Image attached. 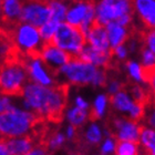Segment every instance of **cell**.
Here are the masks:
<instances>
[{"label": "cell", "mask_w": 155, "mask_h": 155, "mask_svg": "<svg viewBox=\"0 0 155 155\" xmlns=\"http://www.w3.org/2000/svg\"><path fill=\"white\" fill-rule=\"evenodd\" d=\"M85 39H87V43L92 48L101 51H110L107 29L104 26L97 23L95 20L90 27V29L87 30Z\"/></svg>", "instance_id": "obj_14"}, {"label": "cell", "mask_w": 155, "mask_h": 155, "mask_svg": "<svg viewBox=\"0 0 155 155\" xmlns=\"http://www.w3.org/2000/svg\"><path fill=\"white\" fill-rule=\"evenodd\" d=\"M39 122L40 119L31 111L13 105L0 114V132L3 139L31 135Z\"/></svg>", "instance_id": "obj_2"}, {"label": "cell", "mask_w": 155, "mask_h": 155, "mask_svg": "<svg viewBox=\"0 0 155 155\" xmlns=\"http://www.w3.org/2000/svg\"><path fill=\"white\" fill-rule=\"evenodd\" d=\"M12 107H13V103L12 101H11V97L0 93V114L2 113V112H5V111L11 109Z\"/></svg>", "instance_id": "obj_32"}, {"label": "cell", "mask_w": 155, "mask_h": 155, "mask_svg": "<svg viewBox=\"0 0 155 155\" xmlns=\"http://www.w3.org/2000/svg\"><path fill=\"white\" fill-rule=\"evenodd\" d=\"M65 136V139L69 140V141H73V140L77 137L78 135V129L74 127L73 125H68L67 129H65V132L63 133Z\"/></svg>", "instance_id": "obj_33"}, {"label": "cell", "mask_w": 155, "mask_h": 155, "mask_svg": "<svg viewBox=\"0 0 155 155\" xmlns=\"http://www.w3.org/2000/svg\"><path fill=\"white\" fill-rule=\"evenodd\" d=\"M50 43L73 57H77L87 43V39L78 27L61 22L57 28Z\"/></svg>", "instance_id": "obj_6"}, {"label": "cell", "mask_w": 155, "mask_h": 155, "mask_svg": "<svg viewBox=\"0 0 155 155\" xmlns=\"http://www.w3.org/2000/svg\"><path fill=\"white\" fill-rule=\"evenodd\" d=\"M49 10H50V20L54 22L61 23L65 20V15L68 8L61 0H49Z\"/></svg>", "instance_id": "obj_19"}, {"label": "cell", "mask_w": 155, "mask_h": 155, "mask_svg": "<svg viewBox=\"0 0 155 155\" xmlns=\"http://www.w3.org/2000/svg\"><path fill=\"white\" fill-rule=\"evenodd\" d=\"M0 35H1V31H0Z\"/></svg>", "instance_id": "obj_40"}, {"label": "cell", "mask_w": 155, "mask_h": 155, "mask_svg": "<svg viewBox=\"0 0 155 155\" xmlns=\"http://www.w3.org/2000/svg\"><path fill=\"white\" fill-rule=\"evenodd\" d=\"M107 32V39H109V45H110V50L119 47V45H124L131 37H132L135 26H131L130 29L127 27H122L115 22H110L105 26Z\"/></svg>", "instance_id": "obj_15"}, {"label": "cell", "mask_w": 155, "mask_h": 155, "mask_svg": "<svg viewBox=\"0 0 155 155\" xmlns=\"http://www.w3.org/2000/svg\"><path fill=\"white\" fill-rule=\"evenodd\" d=\"M5 35L9 37L19 54L26 58H39L43 42L38 28L19 22Z\"/></svg>", "instance_id": "obj_4"}, {"label": "cell", "mask_w": 155, "mask_h": 155, "mask_svg": "<svg viewBox=\"0 0 155 155\" xmlns=\"http://www.w3.org/2000/svg\"><path fill=\"white\" fill-rule=\"evenodd\" d=\"M134 12L137 13L143 29H155V0H131Z\"/></svg>", "instance_id": "obj_13"}, {"label": "cell", "mask_w": 155, "mask_h": 155, "mask_svg": "<svg viewBox=\"0 0 155 155\" xmlns=\"http://www.w3.org/2000/svg\"><path fill=\"white\" fill-rule=\"evenodd\" d=\"M95 6V0H74L65 15L67 23L79 28L90 10L94 9Z\"/></svg>", "instance_id": "obj_12"}, {"label": "cell", "mask_w": 155, "mask_h": 155, "mask_svg": "<svg viewBox=\"0 0 155 155\" xmlns=\"http://www.w3.org/2000/svg\"><path fill=\"white\" fill-rule=\"evenodd\" d=\"M110 102L111 105L116 111H119V112H127L129 114L132 111L134 104H135V102L132 100V97H130L129 93L124 89L119 91L117 93L111 95Z\"/></svg>", "instance_id": "obj_18"}, {"label": "cell", "mask_w": 155, "mask_h": 155, "mask_svg": "<svg viewBox=\"0 0 155 155\" xmlns=\"http://www.w3.org/2000/svg\"><path fill=\"white\" fill-rule=\"evenodd\" d=\"M142 123L133 121L130 117H114L112 120L111 134L116 141L139 143Z\"/></svg>", "instance_id": "obj_10"}, {"label": "cell", "mask_w": 155, "mask_h": 155, "mask_svg": "<svg viewBox=\"0 0 155 155\" xmlns=\"http://www.w3.org/2000/svg\"><path fill=\"white\" fill-rule=\"evenodd\" d=\"M67 120L69 121L70 125H73L74 127H81L85 124V122L89 119V112L87 110H82L77 107H73L67 111Z\"/></svg>", "instance_id": "obj_20"}, {"label": "cell", "mask_w": 155, "mask_h": 155, "mask_svg": "<svg viewBox=\"0 0 155 155\" xmlns=\"http://www.w3.org/2000/svg\"><path fill=\"white\" fill-rule=\"evenodd\" d=\"M0 155H10L5 140H1V141H0Z\"/></svg>", "instance_id": "obj_36"}, {"label": "cell", "mask_w": 155, "mask_h": 155, "mask_svg": "<svg viewBox=\"0 0 155 155\" xmlns=\"http://www.w3.org/2000/svg\"><path fill=\"white\" fill-rule=\"evenodd\" d=\"M139 142L141 155H155V130L142 125Z\"/></svg>", "instance_id": "obj_17"}, {"label": "cell", "mask_w": 155, "mask_h": 155, "mask_svg": "<svg viewBox=\"0 0 155 155\" xmlns=\"http://www.w3.org/2000/svg\"><path fill=\"white\" fill-rule=\"evenodd\" d=\"M142 121L150 126V129L155 130V99L145 105V112Z\"/></svg>", "instance_id": "obj_28"}, {"label": "cell", "mask_w": 155, "mask_h": 155, "mask_svg": "<svg viewBox=\"0 0 155 155\" xmlns=\"http://www.w3.org/2000/svg\"><path fill=\"white\" fill-rule=\"evenodd\" d=\"M136 37L146 48H149L155 54V29L146 30L139 28L136 31Z\"/></svg>", "instance_id": "obj_25"}, {"label": "cell", "mask_w": 155, "mask_h": 155, "mask_svg": "<svg viewBox=\"0 0 155 155\" xmlns=\"http://www.w3.org/2000/svg\"><path fill=\"white\" fill-rule=\"evenodd\" d=\"M107 104V97L104 94H100L95 99V101H94L93 107H92L91 112H89V119L92 120L93 122L95 120L101 119L104 115V113H105Z\"/></svg>", "instance_id": "obj_21"}, {"label": "cell", "mask_w": 155, "mask_h": 155, "mask_svg": "<svg viewBox=\"0 0 155 155\" xmlns=\"http://www.w3.org/2000/svg\"><path fill=\"white\" fill-rule=\"evenodd\" d=\"M75 107H79V109H82V110H87L89 109V104L84 99H82L81 97H75Z\"/></svg>", "instance_id": "obj_35"}, {"label": "cell", "mask_w": 155, "mask_h": 155, "mask_svg": "<svg viewBox=\"0 0 155 155\" xmlns=\"http://www.w3.org/2000/svg\"><path fill=\"white\" fill-rule=\"evenodd\" d=\"M116 146V140L112 136H107V139L104 140V142L102 143V145L100 147V154L101 155H111L114 153Z\"/></svg>", "instance_id": "obj_30"}, {"label": "cell", "mask_w": 155, "mask_h": 155, "mask_svg": "<svg viewBox=\"0 0 155 155\" xmlns=\"http://www.w3.org/2000/svg\"><path fill=\"white\" fill-rule=\"evenodd\" d=\"M45 1H49V0H45Z\"/></svg>", "instance_id": "obj_39"}, {"label": "cell", "mask_w": 155, "mask_h": 155, "mask_svg": "<svg viewBox=\"0 0 155 155\" xmlns=\"http://www.w3.org/2000/svg\"><path fill=\"white\" fill-rule=\"evenodd\" d=\"M102 140V131L97 123L93 122L87 126L84 132V141L87 145H97Z\"/></svg>", "instance_id": "obj_22"}, {"label": "cell", "mask_w": 155, "mask_h": 155, "mask_svg": "<svg viewBox=\"0 0 155 155\" xmlns=\"http://www.w3.org/2000/svg\"><path fill=\"white\" fill-rule=\"evenodd\" d=\"M1 140H3V137H2V135H1V132H0V141H1Z\"/></svg>", "instance_id": "obj_38"}, {"label": "cell", "mask_w": 155, "mask_h": 155, "mask_svg": "<svg viewBox=\"0 0 155 155\" xmlns=\"http://www.w3.org/2000/svg\"><path fill=\"white\" fill-rule=\"evenodd\" d=\"M141 72H142V82L149 85L155 97V64L149 67L141 65Z\"/></svg>", "instance_id": "obj_27"}, {"label": "cell", "mask_w": 155, "mask_h": 155, "mask_svg": "<svg viewBox=\"0 0 155 155\" xmlns=\"http://www.w3.org/2000/svg\"><path fill=\"white\" fill-rule=\"evenodd\" d=\"M97 73V67L82 61L78 57H73L67 64L60 69L58 77L60 74L63 75L69 83L74 85H85L92 84Z\"/></svg>", "instance_id": "obj_7"}, {"label": "cell", "mask_w": 155, "mask_h": 155, "mask_svg": "<svg viewBox=\"0 0 155 155\" xmlns=\"http://www.w3.org/2000/svg\"><path fill=\"white\" fill-rule=\"evenodd\" d=\"M126 69L129 71L130 77H132L133 80H135L137 83L142 81V72H141V65L134 61L126 62Z\"/></svg>", "instance_id": "obj_29"}, {"label": "cell", "mask_w": 155, "mask_h": 155, "mask_svg": "<svg viewBox=\"0 0 155 155\" xmlns=\"http://www.w3.org/2000/svg\"><path fill=\"white\" fill-rule=\"evenodd\" d=\"M2 2H3V0H0V20H1V10H2Z\"/></svg>", "instance_id": "obj_37"}, {"label": "cell", "mask_w": 155, "mask_h": 155, "mask_svg": "<svg viewBox=\"0 0 155 155\" xmlns=\"http://www.w3.org/2000/svg\"><path fill=\"white\" fill-rule=\"evenodd\" d=\"M65 139L64 134L62 132H53L51 135H49V137L45 141V149L48 152H55L64 145Z\"/></svg>", "instance_id": "obj_24"}, {"label": "cell", "mask_w": 155, "mask_h": 155, "mask_svg": "<svg viewBox=\"0 0 155 155\" xmlns=\"http://www.w3.org/2000/svg\"><path fill=\"white\" fill-rule=\"evenodd\" d=\"M5 142L10 155H23L36 146L35 140L31 135L6 139Z\"/></svg>", "instance_id": "obj_16"}, {"label": "cell", "mask_w": 155, "mask_h": 155, "mask_svg": "<svg viewBox=\"0 0 155 155\" xmlns=\"http://www.w3.org/2000/svg\"><path fill=\"white\" fill-rule=\"evenodd\" d=\"M23 155H48V151H47L45 146L36 145L32 150H30L29 152Z\"/></svg>", "instance_id": "obj_34"}, {"label": "cell", "mask_w": 155, "mask_h": 155, "mask_svg": "<svg viewBox=\"0 0 155 155\" xmlns=\"http://www.w3.org/2000/svg\"><path fill=\"white\" fill-rule=\"evenodd\" d=\"M141 55H142V62L143 67H149V65L155 64V54L153 53L149 48H146L145 45L141 43Z\"/></svg>", "instance_id": "obj_31"}, {"label": "cell", "mask_w": 155, "mask_h": 155, "mask_svg": "<svg viewBox=\"0 0 155 155\" xmlns=\"http://www.w3.org/2000/svg\"><path fill=\"white\" fill-rule=\"evenodd\" d=\"M22 9L20 16V22L28 23L40 28L50 20V10L48 1L45 0H21Z\"/></svg>", "instance_id": "obj_8"}, {"label": "cell", "mask_w": 155, "mask_h": 155, "mask_svg": "<svg viewBox=\"0 0 155 155\" xmlns=\"http://www.w3.org/2000/svg\"><path fill=\"white\" fill-rule=\"evenodd\" d=\"M60 23L54 22L52 20H49L45 25H42L40 28H39V33H40V37L42 39V42L43 43H48V42L51 41L52 37L57 31V28Z\"/></svg>", "instance_id": "obj_26"}, {"label": "cell", "mask_w": 155, "mask_h": 155, "mask_svg": "<svg viewBox=\"0 0 155 155\" xmlns=\"http://www.w3.org/2000/svg\"><path fill=\"white\" fill-rule=\"evenodd\" d=\"M39 58L41 59L42 63L48 69L52 78H57L60 69L64 64H67L73 58V55L48 42V43H43Z\"/></svg>", "instance_id": "obj_9"}, {"label": "cell", "mask_w": 155, "mask_h": 155, "mask_svg": "<svg viewBox=\"0 0 155 155\" xmlns=\"http://www.w3.org/2000/svg\"><path fill=\"white\" fill-rule=\"evenodd\" d=\"M28 77L31 82L43 87H52L54 85V80L45 65L42 63L40 58H26L25 60Z\"/></svg>", "instance_id": "obj_11"}, {"label": "cell", "mask_w": 155, "mask_h": 155, "mask_svg": "<svg viewBox=\"0 0 155 155\" xmlns=\"http://www.w3.org/2000/svg\"><path fill=\"white\" fill-rule=\"evenodd\" d=\"M68 94V83L43 87L30 81L20 97H22V109L31 111L40 120L59 122L64 113Z\"/></svg>", "instance_id": "obj_1"}, {"label": "cell", "mask_w": 155, "mask_h": 155, "mask_svg": "<svg viewBox=\"0 0 155 155\" xmlns=\"http://www.w3.org/2000/svg\"><path fill=\"white\" fill-rule=\"evenodd\" d=\"M115 155H141L140 144L135 142L116 141Z\"/></svg>", "instance_id": "obj_23"}, {"label": "cell", "mask_w": 155, "mask_h": 155, "mask_svg": "<svg viewBox=\"0 0 155 155\" xmlns=\"http://www.w3.org/2000/svg\"><path fill=\"white\" fill-rule=\"evenodd\" d=\"M26 57L16 55L0 64V93L7 97H19L28 82L25 65Z\"/></svg>", "instance_id": "obj_3"}, {"label": "cell", "mask_w": 155, "mask_h": 155, "mask_svg": "<svg viewBox=\"0 0 155 155\" xmlns=\"http://www.w3.org/2000/svg\"><path fill=\"white\" fill-rule=\"evenodd\" d=\"M133 15L131 0H100L95 6V21L104 27L110 22L130 27Z\"/></svg>", "instance_id": "obj_5"}]
</instances>
